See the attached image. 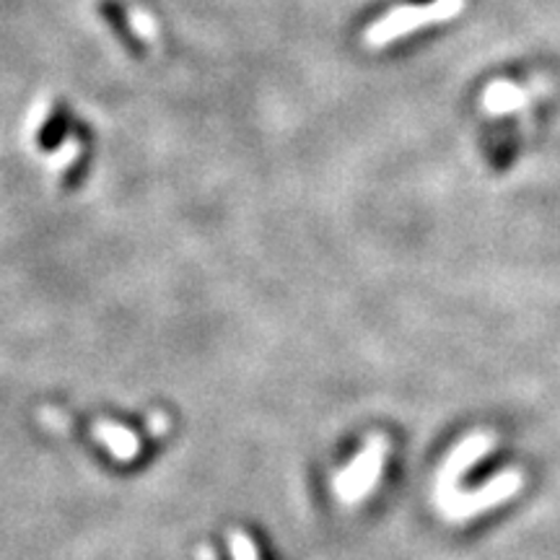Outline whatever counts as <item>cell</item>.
Returning <instances> with one entry per match:
<instances>
[{"label":"cell","instance_id":"3","mask_svg":"<svg viewBox=\"0 0 560 560\" xmlns=\"http://www.w3.org/2000/svg\"><path fill=\"white\" fill-rule=\"evenodd\" d=\"M73 132H75V138H79V143H81V153H79V159L70 164V170L62 174V179H60V185L66 187L68 192H75L83 185V182H86L89 172H91V161H94V136H91L89 125L86 122H75Z\"/></svg>","mask_w":560,"mask_h":560},{"label":"cell","instance_id":"2","mask_svg":"<svg viewBox=\"0 0 560 560\" xmlns=\"http://www.w3.org/2000/svg\"><path fill=\"white\" fill-rule=\"evenodd\" d=\"M100 13H102V19L107 21L109 32L115 34V39L120 42L125 50H128L132 58H143L145 45H143V39L136 34V30L130 26L128 11H125V5L120 3V0H100Z\"/></svg>","mask_w":560,"mask_h":560},{"label":"cell","instance_id":"1","mask_svg":"<svg viewBox=\"0 0 560 560\" xmlns=\"http://www.w3.org/2000/svg\"><path fill=\"white\" fill-rule=\"evenodd\" d=\"M73 128L75 120L70 104L66 100L55 102L50 115L45 117V122H42V128L37 130V149L42 153H55L62 145V140L73 132Z\"/></svg>","mask_w":560,"mask_h":560},{"label":"cell","instance_id":"4","mask_svg":"<svg viewBox=\"0 0 560 560\" xmlns=\"http://www.w3.org/2000/svg\"><path fill=\"white\" fill-rule=\"evenodd\" d=\"M506 465H509V454L506 452H490L480 462H475L470 470L462 475L459 488L462 490L482 488V486H486V482L493 480L495 475H499Z\"/></svg>","mask_w":560,"mask_h":560}]
</instances>
